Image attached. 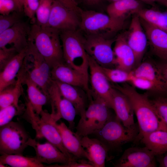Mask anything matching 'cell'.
<instances>
[{
  "label": "cell",
  "mask_w": 167,
  "mask_h": 167,
  "mask_svg": "<svg viewBox=\"0 0 167 167\" xmlns=\"http://www.w3.org/2000/svg\"><path fill=\"white\" fill-rule=\"evenodd\" d=\"M112 85L127 96L136 116L139 132L134 143L140 141L144 135L150 132L167 129V125L158 118L147 92L139 93L127 83L121 85L112 84Z\"/></svg>",
  "instance_id": "6da1fadb"
},
{
  "label": "cell",
  "mask_w": 167,
  "mask_h": 167,
  "mask_svg": "<svg viewBox=\"0 0 167 167\" xmlns=\"http://www.w3.org/2000/svg\"><path fill=\"white\" fill-rule=\"evenodd\" d=\"M28 41L33 43L51 69L64 61L60 31L58 30L33 24L30 27Z\"/></svg>",
  "instance_id": "7a4b0ae2"
},
{
  "label": "cell",
  "mask_w": 167,
  "mask_h": 167,
  "mask_svg": "<svg viewBox=\"0 0 167 167\" xmlns=\"http://www.w3.org/2000/svg\"><path fill=\"white\" fill-rule=\"evenodd\" d=\"M60 37L64 62L89 79L88 56L84 47V36L79 29L61 31Z\"/></svg>",
  "instance_id": "3957f363"
},
{
  "label": "cell",
  "mask_w": 167,
  "mask_h": 167,
  "mask_svg": "<svg viewBox=\"0 0 167 167\" xmlns=\"http://www.w3.org/2000/svg\"><path fill=\"white\" fill-rule=\"evenodd\" d=\"M139 132L138 122L131 127H126L113 114L101 128L93 134L109 152L118 150L127 143L135 142Z\"/></svg>",
  "instance_id": "277c9868"
},
{
  "label": "cell",
  "mask_w": 167,
  "mask_h": 167,
  "mask_svg": "<svg viewBox=\"0 0 167 167\" xmlns=\"http://www.w3.org/2000/svg\"><path fill=\"white\" fill-rule=\"evenodd\" d=\"M26 110L21 118L30 123L36 132V137L37 139L45 138L70 159L75 158L64 147L61 135L50 119V114L45 110H43L40 115L37 114L28 101L25 102Z\"/></svg>",
  "instance_id": "5b68a950"
},
{
  "label": "cell",
  "mask_w": 167,
  "mask_h": 167,
  "mask_svg": "<svg viewBox=\"0 0 167 167\" xmlns=\"http://www.w3.org/2000/svg\"><path fill=\"white\" fill-rule=\"evenodd\" d=\"M79 30L86 35L107 36L121 30L124 20L114 19L108 14L92 10L81 12Z\"/></svg>",
  "instance_id": "8992f818"
},
{
  "label": "cell",
  "mask_w": 167,
  "mask_h": 167,
  "mask_svg": "<svg viewBox=\"0 0 167 167\" xmlns=\"http://www.w3.org/2000/svg\"><path fill=\"white\" fill-rule=\"evenodd\" d=\"M111 109L102 101L90 100L84 115L80 117L75 127L76 135L81 138L99 130L113 115Z\"/></svg>",
  "instance_id": "52a82bcc"
},
{
  "label": "cell",
  "mask_w": 167,
  "mask_h": 167,
  "mask_svg": "<svg viewBox=\"0 0 167 167\" xmlns=\"http://www.w3.org/2000/svg\"><path fill=\"white\" fill-rule=\"evenodd\" d=\"M0 153L23 155L30 137L18 122L11 121L0 127Z\"/></svg>",
  "instance_id": "ba28073f"
},
{
  "label": "cell",
  "mask_w": 167,
  "mask_h": 167,
  "mask_svg": "<svg viewBox=\"0 0 167 167\" xmlns=\"http://www.w3.org/2000/svg\"><path fill=\"white\" fill-rule=\"evenodd\" d=\"M27 56L32 62L31 67L28 64L26 57L27 65L28 68H31V70H29L26 66L30 78L48 98V89L53 81L51 67L33 43L30 41H28Z\"/></svg>",
  "instance_id": "9c48e42d"
},
{
  "label": "cell",
  "mask_w": 167,
  "mask_h": 167,
  "mask_svg": "<svg viewBox=\"0 0 167 167\" xmlns=\"http://www.w3.org/2000/svg\"><path fill=\"white\" fill-rule=\"evenodd\" d=\"M115 39L97 35H86L84 45L87 54L100 66L115 67V56L112 45Z\"/></svg>",
  "instance_id": "30bf717a"
},
{
  "label": "cell",
  "mask_w": 167,
  "mask_h": 167,
  "mask_svg": "<svg viewBox=\"0 0 167 167\" xmlns=\"http://www.w3.org/2000/svg\"><path fill=\"white\" fill-rule=\"evenodd\" d=\"M90 99L105 102L113 109V87L111 83L102 71L101 66L88 55Z\"/></svg>",
  "instance_id": "8fae6325"
},
{
  "label": "cell",
  "mask_w": 167,
  "mask_h": 167,
  "mask_svg": "<svg viewBox=\"0 0 167 167\" xmlns=\"http://www.w3.org/2000/svg\"><path fill=\"white\" fill-rule=\"evenodd\" d=\"M81 12L69 9L54 0L47 26L60 32L79 30Z\"/></svg>",
  "instance_id": "7c38bea8"
},
{
  "label": "cell",
  "mask_w": 167,
  "mask_h": 167,
  "mask_svg": "<svg viewBox=\"0 0 167 167\" xmlns=\"http://www.w3.org/2000/svg\"><path fill=\"white\" fill-rule=\"evenodd\" d=\"M156 156L148 148L131 147L126 149L114 165L116 167H155Z\"/></svg>",
  "instance_id": "4fadbf2b"
},
{
  "label": "cell",
  "mask_w": 167,
  "mask_h": 167,
  "mask_svg": "<svg viewBox=\"0 0 167 167\" xmlns=\"http://www.w3.org/2000/svg\"><path fill=\"white\" fill-rule=\"evenodd\" d=\"M143 30L139 17L135 14L132 18L128 33L126 35L127 43L135 55L134 69L142 62L147 48L148 40Z\"/></svg>",
  "instance_id": "5bb4252c"
},
{
  "label": "cell",
  "mask_w": 167,
  "mask_h": 167,
  "mask_svg": "<svg viewBox=\"0 0 167 167\" xmlns=\"http://www.w3.org/2000/svg\"><path fill=\"white\" fill-rule=\"evenodd\" d=\"M53 80L84 89L89 94V79L82 73L71 67L64 61L54 66L51 70Z\"/></svg>",
  "instance_id": "9a60e30c"
},
{
  "label": "cell",
  "mask_w": 167,
  "mask_h": 167,
  "mask_svg": "<svg viewBox=\"0 0 167 167\" xmlns=\"http://www.w3.org/2000/svg\"><path fill=\"white\" fill-rule=\"evenodd\" d=\"M30 29V27L21 21L4 31L0 34V48L12 45L18 53L27 48Z\"/></svg>",
  "instance_id": "2e32d148"
},
{
  "label": "cell",
  "mask_w": 167,
  "mask_h": 167,
  "mask_svg": "<svg viewBox=\"0 0 167 167\" xmlns=\"http://www.w3.org/2000/svg\"><path fill=\"white\" fill-rule=\"evenodd\" d=\"M27 144L35 150V157L41 163L48 164L59 163L64 164L67 163L70 159L55 145L49 142L41 143L35 139L30 137ZM75 159V158H74Z\"/></svg>",
  "instance_id": "e0dca14e"
},
{
  "label": "cell",
  "mask_w": 167,
  "mask_h": 167,
  "mask_svg": "<svg viewBox=\"0 0 167 167\" xmlns=\"http://www.w3.org/2000/svg\"><path fill=\"white\" fill-rule=\"evenodd\" d=\"M139 18L152 53L160 61L167 62V33Z\"/></svg>",
  "instance_id": "ac0fdd59"
},
{
  "label": "cell",
  "mask_w": 167,
  "mask_h": 167,
  "mask_svg": "<svg viewBox=\"0 0 167 167\" xmlns=\"http://www.w3.org/2000/svg\"><path fill=\"white\" fill-rule=\"evenodd\" d=\"M54 81L56 84L62 96L73 105L77 114L80 117L83 116L89 103L87 92L81 88Z\"/></svg>",
  "instance_id": "d6986e66"
},
{
  "label": "cell",
  "mask_w": 167,
  "mask_h": 167,
  "mask_svg": "<svg viewBox=\"0 0 167 167\" xmlns=\"http://www.w3.org/2000/svg\"><path fill=\"white\" fill-rule=\"evenodd\" d=\"M113 51L115 68L128 72H131L134 69L135 55L127 43L125 34L119 35L115 39Z\"/></svg>",
  "instance_id": "ffe728a7"
},
{
  "label": "cell",
  "mask_w": 167,
  "mask_h": 167,
  "mask_svg": "<svg viewBox=\"0 0 167 167\" xmlns=\"http://www.w3.org/2000/svg\"><path fill=\"white\" fill-rule=\"evenodd\" d=\"M51 121L59 132L63 145L69 153L75 159L88 160L85 151L81 144V138L73 132L64 122L58 123Z\"/></svg>",
  "instance_id": "44dd1931"
},
{
  "label": "cell",
  "mask_w": 167,
  "mask_h": 167,
  "mask_svg": "<svg viewBox=\"0 0 167 167\" xmlns=\"http://www.w3.org/2000/svg\"><path fill=\"white\" fill-rule=\"evenodd\" d=\"M112 96L113 109L116 117L126 127H131L135 125L136 123L134 120V112L127 96L113 87Z\"/></svg>",
  "instance_id": "7402d4cb"
},
{
  "label": "cell",
  "mask_w": 167,
  "mask_h": 167,
  "mask_svg": "<svg viewBox=\"0 0 167 167\" xmlns=\"http://www.w3.org/2000/svg\"><path fill=\"white\" fill-rule=\"evenodd\" d=\"M81 144L86 152L87 160L94 167H104L108 151L97 138L86 136L81 138Z\"/></svg>",
  "instance_id": "603a6c76"
},
{
  "label": "cell",
  "mask_w": 167,
  "mask_h": 167,
  "mask_svg": "<svg viewBox=\"0 0 167 167\" xmlns=\"http://www.w3.org/2000/svg\"><path fill=\"white\" fill-rule=\"evenodd\" d=\"M27 49L18 53L0 71V92L16 81L15 78L27 55Z\"/></svg>",
  "instance_id": "cb8c5ba5"
},
{
  "label": "cell",
  "mask_w": 167,
  "mask_h": 167,
  "mask_svg": "<svg viewBox=\"0 0 167 167\" xmlns=\"http://www.w3.org/2000/svg\"><path fill=\"white\" fill-rule=\"evenodd\" d=\"M23 84L27 87L29 101L35 112L40 115L43 110L42 107L49 99L47 96L38 87L30 78L26 66H23Z\"/></svg>",
  "instance_id": "d4e9b609"
},
{
  "label": "cell",
  "mask_w": 167,
  "mask_h": 167,
  "mask_svg": "<svg viewBox=\"0 0 167 167\" xmlns=\"http://www.w3.org/2000/svg\"><path fill=\"white\" fill-rule=\"evenodd\" d=\"M140 141L156 156L163 155L167 152V129L145 134Z\"/></svg>",
  "instance_id": "484cf974"
},
{
  "label": "cell",
  "mask_w": 167,
  "mask_h": 167,
  "mask_svg": "<svg viewBox=\"0 0 167 167\" xmlns=\"http://www.w3.org/2000/svg\"><path fill=\"white\" fill-rule=\"evenodd\" d=\"M13 84L0 92V109L11 105L19 106V98L23 93V71L21 68Z\"/></svg>",
  "instance_id": "4316f807"
},
{
  "label": "cell",
  "mask_w": 167,
  "mask_h": 167,
  "mask_svg": "<svg viewBox=\"0 0 167 167\" xmlns=\"http://www.w3.org/2000/svg\"><path fill=\"white\" fill-rule=\"evenodd\" d=\"M141 8L138 0H118L112 2L106 8L107 14L117 19L125 20L126 15Z\"/></svg>",
  "instance_id": "83f0119b"
},
{
  "label": "cell",
  "mask_w": 167,
  "mask_h": 167,
  "mask_svg": "<svg viewBox=\"0 0 167 167\" xmlns=\"http://www.w3.org/2000/svg\"><path fill=\"white\" fill-rule=\"evenodd\" d=\"M132 14H136L149 24L167 33V12L141 8Z\"/></svg>",
  "instance_id": "f1b7e54d"
},
{
  "label": "cell",
  "mask_w": 167,
  "mask_h": 167,
  "mask_svg": "<svg viewBox=\"0 0 167 167\" xmlns=\"http://www.w3.org/2000/svg\"><path fill=\"white\" fill-rule=\"evenodd\" d=\"M0 156V164L13 167H44L47 165L39 162L35 157L3 153Z\"/></svg>",
  "instance_id": "f546056e"
},
{
  "label": "cell",
  "mask_w": 167,
  "mask_h": 167,
  "mask_svg": "<svg viewBox=\"0 0 167 167\" xmlns=\"http://www.w3.org/2000/svg\"><path fill=\"white\" fill-rule=\"evenodd\" d=\"M131 72L135 76L148 79L167 89V87L160 78L152 60L142 61Z\"/></svg>",
  "instance_id": "4dcf8cb0"
},
{
  "label": "cell",
  "mask_w": 167,
  "mask_h": 167,
  "mask_svg": "<svg viewBox=\"0 0 167 167\" xmlns=\"http://www.w3.org/2000/svg\"><path fill=\"white\" fill-rule=\"evenodd\" d=\"M58 111L59 119L62 118L66 120L69 123V128L72 131L75 127L74 120L77 114L72 104L62 96L58 103Z\"/></svg>",
  "instance_id": "1f68e13d"
},
{
  "label": "cell",
  "mask_w": 167,
  "mask_h": 167,
  "mask_svg": "<svg viewBox=\"0 0 167 167\" xmlns=\"http://www.w3.org/2000/svg\"><path fill=\"white\" fill-rule=\"evenodd\" d=\"M101 67L107 79L112 84L128 83L132 75L131 71L128 72L116 68Z\"/></svg>",
  "instance_id": "d6a6232c"
},
{
  "label": "cell",
  "mask_w": 167,
  "mask_h": 167,
  "mask_svg": "<svg viewBox=\"0 0 167 167\" xmlns=\"http://www.w3.org/2000/svg\"><path fill=\"white\" fill-rule=\"evenodd\" d=\"M54 0H40L36 13V24L41 27L47 26Z\"/></svg>",
  "instance_id": "836d02e7"
},
{
  "label": "cell",
  "mask_w": 167,
  "mask_h": 167,
  "mask_svg": "<svg viewBox=\"0 0 167 167\" xmlns=\"http://www.w3.org/2000/svg\"><path fill=\"white\" fill-rule=\"evenodd\" d=\"M25 107V104H21L18 106L12 105L0 109V127L11 121L14 117L22 115L26 110Z\"/></svg>",
  "instance_id": "e575fe53"
},
{
  "label": "cell",
  "mask_w": 167,
  "mask_h": 167,
  "mask_svg": "<svg viewBox=\"0 0 167 167\" xmlns=\"http://www.w3.org/2000/svg\"><path fill=\"white\" fill-rule=\"evenodd\" d=\"M148 95L158 118L167 125V97Z\"/></svg>",
  "instance_id": "d590c367"
},
{
  "label": "cell",
  "mask_w": 167,
  "mask_h": 167,
  "mask_svg": "<svg viewBox=\"0 0 167 167\" xmlns=\"http://www.w3.org/2000/svg\"><path fill=\"white\" fill-rule=\"evenodd\" d=\"M21 13L15 11L8 15H0V34L21 21Z\"/></svg>",
  "instance_id": "8d00e7d4"
},
{
  "label": "cell",
  "mask_w": 167,
  "mask_h": 167,
  "mask_svg": "<svg viewBox=\"0 0 167 167\" xmlns=\"http://www.w3.org/2000/svg\"><path fill=\"white\" fill-rule=\"evenodd\" d=\"M18 53L13 47L0 48V70H3L7 63Z\"/></svg>",
  "instance_id": "74e56055"
},
{
  "label": "cell",
  "mask_w": 167,
  "mask_h": 167,
  "mask_svg": "<svg viewBox=\"0 0 167 167\" xmlns=\"http://www.w3.org/2000/svg\"><path fill=\"white\" fill-rule=\"evenodd\" d=\"M39 2L40 0H23V11L33 24L35 23L36 21L35 16Z\"/></svg>",
  "instance_id": "f35d334b"
},
{
  "label": "cell",
  "mask_w": 167,
  "mask_h": 167,
  "mask_svg": "<svg viewBox=\"0 0 167 167\" xmlns=\"http://www.w3.org/2000/svg\"><path fill=\"white\" fill-rule=\"evenodd\" d=\"M86 159H73L67 163L61 165L55 164L48 165L47 167H94Z\"/></svg>",
  "instance_id": "ab89813d"
},
{
  "label": "cell",
  "mask_w": 167,
  "mask_h": 167,
  "mask_svg": "<svg viewBox=\"0 0 167 167\" xmlns=\"http://www.w3.org/2000/svg\"><path fill=\"white\" fill-rule=\"evenodd\" d=\"M15 11L19 12L14 0H0L1 15H8Z\"/></svg>",
  "instance_id": "60d3db41"
},
{
  "label": "cell",
  "mask_w": 167,
  "mask_h": 167,
  "mask_svg": "<svg viewBox=\"0 0 167 167\" xmlns=\"http://www.w3.org/2000/svg\"><path fill=\"white\" fill-rule=\"evenodd\" d=\"M154 61L160 78L167 87V62L161 61Z\"/></svg>",
  "instance_id": "b9f144b4"
},
{
  "label": "cell",
  "mask_w": 167,
  "mask_h": 167,
  "mask_svg": "<svg viewBox=\"0 0 167 167\" xmlns=\"http://www.w3.org/2000/svg\"><path fill=\"white\" fill-rule=\"evenodd\" d=\"M65 7L80 12L82 10L78 6L76 0H57Z\"/></svg>",
  "instance_id": "7bdbcfd3"
},
{
  "label": "cell",
  "mask_w": 167,
  "mask_h": 167,
  "mask_svg": "<svg viewBox=\"0 0 167 167\" xmlns=\"http://www.w3.org/2000/svg\"><path fill=\"white\" fill-rule=\"evenodd\" d=\"M160 167H167V152L164 154L156 156Z\"/></svg>",
  "instance_id": "ee69618b"
},
{
  "label": "cell",
  "mask_w": 167,
  "mask_h": 167,
  "mask_svg": "<svg viewBox=\"0 0 167 167\" xmlns=\"http://www.w3.org/2000/svg\"><path fill=\"white\" fill-rule=\"evenodd\" d=\"M84 4L90 7L97 6L100 5L101 0H79Z\"/></svg>",
  "instance_id": "f6af8a7d"
},
{
  "label": "cell",
  "mask_w": 167,
  "mask_h": 167,
  "mask_svg": "<svg viewBox=\"0 0 167 167\" xmlns=\"http://www.w3.org/2000/svg\"><path fill=\"white\" fill-rule=\"evenodd\" d=\"M15 2L18 11L19 12H21L23 11V0H14Z\"/></svg>",
  "instance_id": "bcb514c9"
},
{
  "label": "cell",
  "mask_w": 167,
  "mask_h": 167,
  "mask_svg": "<svg viewBox=\"0 0 167 167\" xmlns=\"http://www.w3.org/2000/svg\"><path fill=\"white\" fill-rule=\"evenodd\" d=\"M155 2H156L167 8V0H153Z\"/></svg>",
  "instance_id": "7dc6e473"
},
{
  "label": "cell",
  "mask_w": 167,
  "mask_h": 167,
  "mask_svg": "<svg viewBox=\"0 0 167 167\" xmlns=\"http://www.w3.org/2000/svg\"><path fill=\"white\" fill-rule=\"evenodd\" d=\"M143 2L146 4L154 6L155 5V2L153 0H139Z\"/></svg>",
  "instance_id": "c3c4849f"
},
{
  "label": "cell",
  "mask_w": 167,
  "mask_h": 167,
  "mask_svg": "<svg viewBox=\"0 0 167 167\" xmlns=\"http://www.w3.org/2000/svg\"><path fill=\"white\" fill-rule=\"evenodd\" d=\"M109 0V1H111L112 2H113L115 1H117V0Z\"/></svg>",
  "instance_id": "681fc988"
}]
</instances>
